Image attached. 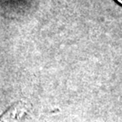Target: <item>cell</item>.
<instances>
[{
  "label": "cell",
  "mask_w": 122,
  "mask_h": 122,
  "mask_svg": "<svg viewBox=\"0 0 122 122\" xmlns=\"http://www.w3.org/2000/svg\"><path fill=\"white\" fill-rule=\"evenodd\" d=\"M16 105L12 106L10 109L0 116V122H16L18 119V109Z\"/></svg>",
  "instance_id": "obj_1"
},
{
  "label": "cell",
  "mask_w": 122,
  "mask_h": 122,
  "mask_svg": "<svg viewBox=\"0 0 122 122\" xmlns=\"http://www.w3.org/2000/svg\"><path fill=\"white\" fill-rule=\"evenodd\" d=\"M116 1H117V2H118V4H120L122 5V0H116Z\"/></svg>",
  "instance_id": "obj_2"
}]
</instances>
